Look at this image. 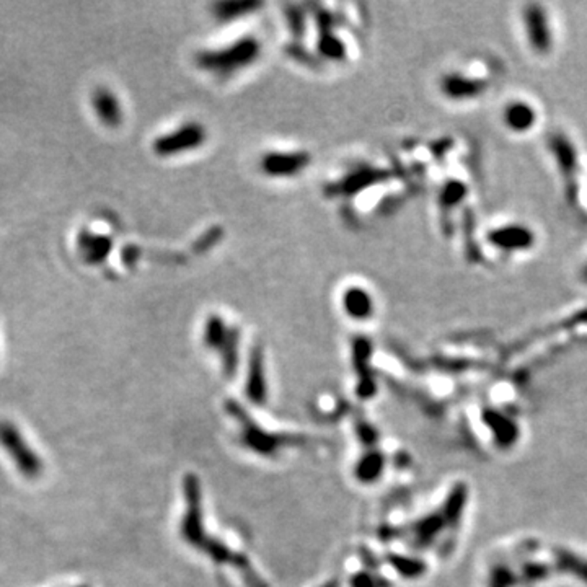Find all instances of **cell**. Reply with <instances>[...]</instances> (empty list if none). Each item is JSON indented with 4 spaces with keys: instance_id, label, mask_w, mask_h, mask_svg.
Masks as SVG:
<instances>
[{
    "instance_id": "6da1fadb",
    "label": "cell",
    "mask_w": 587,
    "mask_h": 587,
    "mask_svg": "<svg viewBox=\"0 0 587 587\" xmlns=\"http://www.w3.org/2000/svg\"><path fill=\"white\" fill-rule=\"evenodd\" d=\"M0 444L15 460L20 473L28 478H36L43 472V462L28 444L24 442L18 429L10 423H0Z\"/></svg>"
},
{
    "instance_id": "7a4b0ae2",
    "label": "cell",
    "mask_w": 587,
    "mask_h": 587,
    "mask_svg": "<svg viewBox=\"0 0 587 587\" xmlns=\"http://www.w3.org/2000/svg\"><path fill=\"white\" fill-rule=\"evenodd\" d=\"M258 43L256 41H240L227 49H220L217 52H209L208 56L201 59L203 67L214 72H232L240 67H245L258 56Z\"/></svg>"
},
{
    "instance_id": "3957f363",
    "label": "cell",
    "mask_w": 587,
    "mask_h": 587,
    "mask_svg": "<svg viewBox=\"0 0 587 587\" xmlns=\"http://www.w3.org/2000/svg\"><path fill=\"white\" fill-rule=\"evenodd\" d=\"M205 140V131L198 122H189L161 136L155 140V152L159 155H178L198 149Z\"/></svg>"
},
{
    "instance_id": "277c9868",
    "label": "cell",
    "mask_w": 587,
    "mask_h": 587,
    "mask_svg": "<svg viewBox=\"0 0 587 587\" xmlns=\"http://www.w3.org/2000/svg\"><path fill=\"white\" fill-rule=\"evenodd\" d=\"M307 164L305 154H271L263 160V170L271 176H292Z\"/></svg>"
},
{
    "instance_id": "5b68a950",
    "label": "cell",
    "mask_w": 587,
    "mask_h": 587,
    "mask_svg": "<svg viewBox=\"0 0 587 587\" xmlns=\"http://www.w3.org/2000/svg\"><path fill=\"white\" fill-rule=\"evenodd\" d=\"M345 307L349 312V315L354 317H369L372 310V298L369 294L362 289H349L345 294Z\"/></svg>"
},
{
    "instance_id": "8992f818",
    "label": "cell",
    "mask_w": 587,
    "mask_h": 587,
    "mask_svg": "<svg viewBox=\"0 0 587 587\" xmlns=\"http://www.w3.org/2000/svg\"><path fill=\"white\" fill-rule=\"evenodd\" d=\"M98 110H100L101 116L115 119L113 116H116V105H115V101H113V98L110 95H106V93L100 98V100H98Z\"/></svg>"
}]
</instances>
